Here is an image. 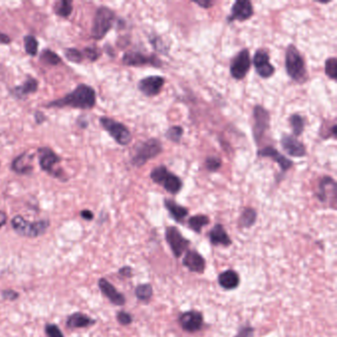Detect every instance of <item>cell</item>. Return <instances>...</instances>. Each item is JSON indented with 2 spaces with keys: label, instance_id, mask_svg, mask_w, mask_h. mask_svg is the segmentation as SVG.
Instances as JSON below:
<instances>
[{
  "label": "cell",
  "instance_id": "cell-1",
  "mask_svg": "<svg viewBox=\"0 0 337 337\" xmlns=\"http://www.w3.org/2000/svg\"><path fill=\"white\" fill-rule=\"evenodd\" d=\"M96 104V92L88 85H78L72 92L62 98L49 103L48 107H72L77 109H91Z\"/></svg>",
  "mask_w": 337,
  "mask_h": 337
},
{
  "label": "cell",
  "instance_id": "cell-2",
  "mask_svg": "<svg viewBox=\"0 0 337 337\" xmlns=\"http://www.w3.org/2000/svg\"><path fill=\"white\" fill-rule=\"evenodd\" d=\"M285 68L289 77L299 85H304L309 79L306 61L295 45L287 47L285 56Z\"/></svg>",
  "mask_w": 337,
  "mask_h": 337
},
{
  "label": "cell",
  "instance_id": "cell-3",
  "mask_svg": "<svg viewBox=\"0 0 337 337\" xmlns=\"http://www.w3.org/2000/svg\"><path fill=\"white\" fill-rule=\"evenodd\" d=\"M163 152L161 141L156 138H151L139 143L135 149V154L132 157V164L136 167L143 166L148 161L157 157Z\"/></svg>",
  "mask_w": 337,
  "mask_h": 337
},
{
  "label": "cell",
  "instance_id": "cell-4",
  "mask_svg": "<svg viewBox=\"0 0 337 337\" xmlns=\"http://www.w3.org/2000/svg\"><path fill=\"white\" fill-rule=\"evenodd\" d=\"M151 179L157 185L161 186L171 195L178 194L183 188L182 179L169 171L165 165H159L152 170Z\"/></svg>",
  "mask_w": 337,
  "mask_h": 337
},
{
  "label": "cell",
  "instance_id": "cell-5",
  "mask_svg": "<svg viewBox=\"0 0 337 337\" xmlns=\"http://www.w3.org/2000/svg\"><path fill=\"white\" fill-rule=\"evenodd\" d=\"M11 225L19 236L35 239L41 237L47 231L50 226V221L41 220L37 222H29L22 216H16L12 219Z\"/></svg>",
  "mask_w": 337,
  "mask_h": 337
},
{
  "label": "cell",
  "instance_id": "cell-6",
  "mask_svg": "<svg viewBox=\"0 0 337 337\" xmlns=\"http://www.w3.org/2000/svg\"><path fill=\"white\" fill-rule=\"evenodd\" d=\"M115 20V13L110 8L106 6L99 7L94 16L92 25V37L95 40L103 39L107 33L112 28Z\"/></svg>",
  "mask_w": 337,
  "mask_h": 337
},
{
  "label": "cell",
  "instance_id": "cell-7",
  "mask_svg": "<svg viewBox=\"0 0 337 337\" xmlns=\"http://www.w3.org/2000/svg\"><path fill=\"white\" fill-rule=\"evenodd\" d=\"M253 139L256 144H259L265 134L270 129V113L261 105H255L253 108Z\"/></svg>",
  "mask_w": 337,
  "mask_h": 337
},
{
  "label": "cell",
  "instance_id": "cell-8",
  "mask_svg": "<svg viewBox=\"0 0 337 337\" xmlns=\"http://www.w3.org/2000/svg\"><path fill=\"white\" fill-rule=\"evenodd\" d=\"M100 124L120 145H128L133 140L130 130L124 124L115 121L114 119L108 117H101Z\"/></svg>",
  "mask_w": 337,
  "mask_h": 337
},
{
  "label": "cell",
  "instance_id": "cell-9",
  "mask_svg": "<svg viewBox=\"0 0 337 337\" xmlns=\"http://www.w3.org/2000/svg\"><path fill=\"white\" fill-rule=\"evenodd\" d=\"M251 68L250 53L247 49H242L231 59L229 66V72L234 79L242 80L247 75Z\"/></svg>",
  "mask_w": 337,
  "mask_h": 337
},
{
  "label": "cell",
  "instance_id": "cell-10",
  "mask_svg": "<svg viewBox=\"0 0 337 337\" xmlns=\"http://www.w3.org/2000/svg\"><path fill=\"white\" fill-rule=\"evenodd\" d=\"M123 64L128 67H154V68H161L163 62L156 55H144L141 52L130 51L125 53L123 56Z\"/></svg>",
  "mask_w": 337,
  "mask_h": 337
},
{
  "label": "cell",
  "instance_id": "cell-11",
  "mask_svg": "<svg viewBox=\"0 0 337 337\" xmlns=\"http://www.w3.org/2000/svg\"><path fill=\"white\" fill-rule=\"evenodd\" d=\"M253 66L256 73L264 79L272 77L276 71L275 67L270 61V56L268 52L263 49H259L255 52L253 56Z\"/></svg>",
  "mask_w": 337,
  "mask_h": 337
},
{
  "label": "cell",
  "instance_id": "cell-12",
  "mask_svg": "<svg viewBox=\"0 0 337 337\" xmlns=\"http://www.w3.org/2000/svg\"><path fill=\"white\" fill-rule=\"evenodd\" d=\"M165 238L172 252L177 258H179L190 245V241L185 239L179 229L175 226H168L166 228Z\"/></svg>",
  "mask_w": 337,
  "mask_h": 337
},
{
  "label": "cell",
  "instance_id": "cell-13",
  "mask_svg": "<svg viewBox=\"0 0 337 337\" xmlns=\"http://www.w3.org/2000/svg\"><path fill=\"white\" fill-rule=\"evenodd\" d=\"M254 14L252 3L249 0H238L236 1L230 9V14L227 16L226 21L231 22H244L250 19Z\"/></svg>",
  "mask_w": 337,
  "mask_h": 337
},
{
  "label": "cell",
  "instance_id": "cell-14",
  "mask_svg": "<svg viewBox=\"0 0 337 337\" xmlns=\"http://www.w3.org/2000/svg\"><path fill=\"white\" fill-rule=\"evenodd\" d=\"M165 85V78L159 75H151L141 79L138 88L144 96L154 97L158 95Z\"/></svg>",
  "mask_w": 337,
  "mask_h": 337
},
{
  "label": "cell",
  "instance_id": "cell-15",
  "mask_svg": "<svg viewBox=\"0 0 337 337\" xmlns=\"http://www.w3.org/2000/svg\"><path fill=\"white\" fill-rule=\"evenodd\" d=\"M257 156H259V157H268V158L272 159L273 161H275L279 165V167L281 168L282 173H286L288 170H290L294 165V162L291 159H289L285 155H282L277 149H275L272 145H267L265 148L259 150L257 152Z\"/></svg>",
  "mask_w": 337,
  "mask_h": 337
},
{
  "label": "cell",
  "instance_id": "cell-16",
  "mask_svg": "<svg viewBox=\"0 0 337 337\" xmlns=\"http://www.w3.org/2000/svg\"><path fill=\"white\" fill-rule=\"evenodd\" d=\"M282 149L292 157H304L307 155L306 145L292 135L284 134L280 140Z\"/></svg>",
  "mask_w": 337,
  "mask_h": 337
},
{
  "label": "cell",
  "instance_id": "cell-17",
  "mask_svg": "<svg viewBox=\"0 0 337 337\" xmlns=\"http://www.w3.org/2000/svg\"><path fill=\"white\" fill-rule=\"evenodd\" d=\"M179 323L184 330L188 332H195L200 330L203 325V315L196 310L186 311L180 315Z\"/></svg>",
  "mask_w": 337,
  "mask_h": 337
},
{
  "label": "cell",
  "instance_id": "cell-18",
  "mask_svg": "<svg viewBox=\"0 0 337 337\" xmlns=\"http://www.w3.org/2000/svg\"><path fill=\"white\" fill-rule=\"evenodd\" d=\"M99 288L103 295L116 306H124L126 304L125 296L118 292L117 289L113 286L110 282L105 278H101L98 282Z\"/></svg>",
  "mask_w": 337,
  "mask_h": 337
},
{
  "label": "cell",
  "instance_id": "cell-19",
  "mask_svg": "<svg viewBox=\"0 0 337 337\" xmlns=\"http://www.w3.org/2000/svg\"><path fill=\"white\" fill-rule=\"evenodd\" d=\"M183 264L192 272L203 273L205 271L206 261L196 250H188L183 258Z\"/></svg>",
  "mask_w": 337,
  "mask_h": 337
},
{
  "label": "cell",
  "instance_id": "cell-20",
  "mask_svg": "<svg viewBox=\"0 0 337 337\" xmlns=\"http://www.w3.org/2000/svg\"><path fill=\"white\" fill-rule=\"evenodd\" d=\"M336 182L330 176H323L319 184V191L317 196L321 202H326L328 199V192L336 198Z\"/></svg>",
  "mask_w": 337,
  "mask_h": 337
},
{
  "label": "cell",
  "instance_id": "cell-21",
  "mask_svg": "<svg viewBox=\"0 0 337 337\" xmlns=\"http://www.w3.org/2000/svg\"><path fill=\"white\" fill-rule=\"evenodd\" d=\"M39 161L40 165L44 171L55 173L54 172V165L60 161V158L50 149L44 148L39 150Z\"/></svg>",
  "mask_w": 337,
  "mask_h": 337
},
{
  "label": "cell",
  "instance_id": "cell-22",
  "mask_svg": "<svg viewBox=\"0 0 337 337\" xmlns=\"http://www.w3.org/2000/svg\"><path fill=\"white\" fill-rule=\"evenodd\" d=\"M96 323L95 320L91 319L83 312L76 311L71 314L67 321V326L69 328H86L94 325Z\"/></svg>",
  "mask_w": 337,
  "mask_h": 337
},
{
  "label": "cell",
  "instance_id": "cell-23",
  "mask_svg": "<svg viewBox=\"0 0 337 337\" xmlns=\"http://www.w3.org/2000/svg\"><path fill=\"white\" fill-rule=\"evenodd\" d=\"M209 238L211 240L212 244L214 245L221 244V245L228 246L231 244V239L226 234L224 226L220 224H217L212 228L209 234Z\"/></svg>",
  "mask_w": 337,
  "mask_h": 337
},
{
  "label": "cell",
  "instance_id": "cell-24",
  "mask_svg": "<svg viewBox=\"0 0 337 337\" xmlns=\"http://www.w3.org/2000/svg\"><path fill=\"white\" fill-rule=\"evenodd\" d=\"M164 207L168 211L170 216L173 218L174 221L180 223L187 217L188 215V209L183 207L181 205L177 204L172 199H165L164 200Z\"/></svg>",
  "mask_w": 337,
  "mask_h": 337
},
{
  "label": "cell",
  "instance_id": "cell-25",
  "mask_svg": "<svg viewBox=\"0 0 337 337\" xmlns=\"http://www.w3.org/2000/svg\"><path fill=\"white\" fill-rule=\"evenodd\" d=\"M219 284L225 290H233L236 289L239 285V274L236 271L227 270L223 272L219 278Z\"/></svg>",
  "mask_w": 337,
  "mask_h": 337
},
{
  "label": "cell",
  "instance_id": "cell-26",
  "mask_svg": "<svg viewBox=\"0 0 337 337\" xmlns=\"http://www.w3.org/2000/svg\"><path fill=\"white\" fill-rule=\"evenodd\" d=\"M31 159L32 157L27 153L17 156L12 162V170L19 174H30L33 170V166L30 163Z\"/></svg>",
  "mask_w": 337,
  "mask_h": 337
},
{
  "label": "cell",
  "instance_id": "cell-27",
  "mask_svg": "<svg viewBox=\"0 0 337 337\" xmlns=\"http://www.w3.org/2000/svg\"><path fill=\"white\" fill-rule=\"evenodd\" d=\"M289 124L291 126V129H292V132H293V135L296 138L298 137H301L302 134L304 133L305 131V127H306V120L303 116H301L300 114L298 113H295V114H292L289 119Z\"/></svg>",
  "mask_w": 337,
  "mask_h": 337
},
{
  "label": "cell",
  "instance_id": "cell-28",
  "mask_svg": "<svg viewBox=\"0 0 337 337\" xmlns=\"http://www.w3.org/2000/svg\"><path fill=\"white\" fill-rule=\"evenodd\" d=\"M37 89H38V81L35 78H29L24 85L15 87L14 94L17 97L22 98L28 94L36 92Z\"/></svg>",
  "mask_w": 337,
  "mask_h": 337
},
{
  "label": "cell",
  "instance_id": "cell-29",
  "mask_svg": "<svg viewBox=\"0 0 337 337\" xmlns=\"http://www.w3.org/2000/svg\"><path fill=\"white\" fill-rule=\"evenodd\" d=\"M210 224V219L206 215H196L191 217L188 220V225L191 229L196 231L198 234L201 233V229Z\"/></svg>",
  "mask_w": 337,
  "mask_h": 337
},
{
  "label": "cell",
  "instance_id": "cell-30",
  "mask_svg": "<svg viewBox=\"0 0 337 337\" xmlns=\"http://www.w3.org/2000/svg\"><path fill=\"white\" fill-rule=\"evenodd\" d=\"M257 219V213L252 208H245L239 217V225L242 227L252 226Z\"/></svg>",
  "mask_w": 337,
  "mask_h": 337
},
{
  "label": "cell",
  "instance_id": "cell-31",
  "mask_svg": "<svg viewBox=\"0 0 337 337\" xmlns=\"http://www.w3.org/2000/svg\"><path fill=\"white\" fill-rule=\"evenodd\" d=\"M183 135H184V129L181 126H172L169 127L167 131L164 134V137L166 140L179 143L182 140Z\"/></svg>",
  "mask_w": 337,
  "mask_h": 337
},
{
  "label": "cell",
  "instance_id": "cell-32",
  "mask_svg": "<svg viewBox=\"0 0 337 337\" xmlns=\"http://www.w3.org/2000/svg\"><path fill=\"white\" fill-rule=\"evenodd\" d=\"M324 72L328 78L331 80H335L337 78V59L336 57H328L325 60L324 65Z\"/></svg>",
  "mask_w": 337,
  "mask_h": 337
},
{
  "label": "cell",
  "instance_id": "cell-33",
  "mask_svg": "<svg viewBox=\"0 0 337 337\" xmlns=\"http://www.w3.org/2000/svg\"><path fill=\"white\" fill-rule=\"evenodd\" d=\"M55 11L56 14L60 17L67 18L71 14L72 12V3L70 0H61L60 2H57L55 7Z\"/></svg>",
  "mask_w": 337,
  "mask_h": 337
},
{
  "label": "cell",
  "instance_id": "cell-34",
  "mask_svg": "<svg viewBox=\"0 0 337 337\" xmlns=\"http://www.w3.org/2000/svg\"><path fill=\"white\" fill-rule=\"evenodd\" d=\"M153 287L150 284H141L136 289V296L139 300L146 302L153 297Z\"/></svg>",
  "mask_w": 337,
  "mask_h": 337
},
{
  "label": "cell",
  "instance_id": "cell-35",
  "mask_svg": "<svg viewBox=\"0 0 337 337\" xmlns=\"http://www.w3.org/2000/svg\"><path fill=\"white\" fill-rule=\"evenodd\" d=\"M24 44H25V50L26 53L30 56H36L38 53V41L37 39L32 36L28 35L24 38Z\"/></svg>",
  "mask_w": 337,
  "mask_h": 337
},
{
  "label": "cell",
  "instance_id": "cell-36",
  "mask_svg": "<svg viewBox=\"0 0 337 337\" xmlns=\"http://www.w3.org/2000/svg\"><path fill=\"white\" fill-rule=\"evenodd\" d=\"M41 60L43 62L50 65V66H56L60 62V57L56 55V53L52 52L51 50H45L43 51L41 55Z\"/></svg>",
  "mask_w": 337,
  "mask_h": 337
},
{
  "label": "cell",
  "instance_id": "cell-37",
  "mask_svg": "<svg viewBox=\"0 0 337 337\" xmlns=\"http://www.w3.org/2000/svg\"><path fill=\"white\" fill-rule=\"evenodd\" d=\"M223 161L219 156H209L205 160V168L209 172H217L222 167Z\"/></svg>",
  "mask_w": 337,
  "mask_h": 337
},
{
  "label": "cell",
  "instance_id": "cell-38",
  "mask_svg": "<svg viewBox=\"0 0 337 337\" xmlns=\"http://www.w3.org/2000/svg\"><path fill=\"white\" fill-rule=\"evenodd\" d=\"M65 56L70 61L76 64H79L83 60L82 53L76 49H67L65 51Z\"/></svg>",
  "mask_w": 337,
  "mask_h": 337
},
{
  "label": "cell",
  "instance_id": "cell-39",
  "mask_svg": "<svg viewBox=\"0 0 337 337\" xmlns=\"http://www.w3.org/2000/svg\"><path fill=\"white\" fill-rule=\"evenodd\" d=\"M150 42H151V44L154 46L155 50H156L158 53H161V54L165 53V54H167V52H168V48H166V47L164 46V44L162 42V40H161L160 37L154 36L153 38H151Z\"/></svg>",
  "mask_w": 337,
  "mask_h": 337
},
{
  "label": "cell",
  "instance_id": "cell-40",
  "mask_svg": "<svg viewBox=\"0 0 337 337\" xmlns=\"http://www.w3.org/2000/svg\"><path fill=\"white\" fill-rule=\"evenodd\" d=\"M45 331H46V334L49 337H65L61 330L59 329V327L56 324H53V323H48L46 325Z\"/></svg>",
  "mask_w": 337,
  "mask_h": 337
},
{
  "label": "cell",
  "instance_id": "cell-41",
  "mask_svg": "<svg viewBox=\"0 0 337 337\" xmlns=\"http://www.w3.org/2000/svg\"><path fill=\"white\" fill-rule=\"evenodd\" d=\"M117 320L122 325H129L130 323H132V322H133L132 315L126 312V311H123V310H121L117 313Z\"/></svg>",
  "mask_w": 337,
  "mask_h": 337
},
{
  "label": "cell",
  "instance_id": "cell-42",
  "mask_svg": "<svg viewBox=\"0 0 337 337\" xmlns=\"http://www.w3.org/2000/svg\"><path fill=\"white\" fill-rule=\"evenodd\" d=\"M85 56L91 61H94L99 57L98 50L95 48H86L85 50Z\"/></svg>",
  "mask_w": 337,
  "mask_h": 337
},
{
  "label": "cell",
  "instance_id": "cell-43",
  "mask_svg": "<svg viewBox=\"0 0 337 337\" xmlns=\"http://www.w3.org/2000/svg\"><path fill=\"white\" fill-rule=\"evenodd\" d=\"M18 296L19 294L12 289H7L2 291V298L7 301H15L16 299H18Z\"/></svg>",
  "mask_w": 337,
  "mask_h": 337
},
{
  "label": "cell",
  "instance_id": "cell-44",
  "mask_svg": "<svg viewBox=\"0 0 337 337\" xmlns=\"http://www.w3.org/2000/svg\"><path fill=\"white\" fill-rule=\"evenodd\" d=\"M253 329L251 327H244L239 331V334L236 337H251Z\"/></svg>",
  "mask_w": 337,
  "mask_h": 337
},
{
  "label": "cell",
  "instance_id": "cell-45",
  "mask_svg": "<svg viewBox=\"0 0 337 337\" xmlns=\"http://www.w3.org/2000/svg\"><path fill=\"white\" fill-rule=\"evenodd\" d=\"M194 2L196 3L197 5H199L202 8H205V9L211 8L212 6L215 4V2L210 1V0H202V1H194Z\"/></svg>",
  "mask_w": 337,
  "mask_h": 337
},
{
  "label": "cell",
  "instance_id": "cell-46",
  "mask_svg": "<svg viewBox=\"0 0 337 337\" xmlns=\"http://www.w3.org/2000/svg\"><path fill=\"white\" fill-rule=\"evenodd\" d=\"M119 274L124 277H131L132 276V268L129 266L122 267L119 270Z\"/></svg>",
  "mask_w": 337,
  "mask_h": 337
},
{
  "label": "cell",
  "instance_id": "cell-47",
  "mask_svg": "<svg viewBox=\"0 0 337 337\" xmlns=\"http://www.w3.org/2000/svg\"><path fill=\"white\" fill-rule=\"evenodd\" d=\"M80 216L82 217V219H85L86 221H91L94 218L93 213L89 211V210H83V211L80 212Z\"/></svg>",
  "mask_w": 337,
  "mask_h": 337
},
{
  "label": "cell",
  "instance_id": "cell-48",
  "mask_svg": "<svg viewBox=\"0 0 337 337\" xmlns=\"http://www.w3.org/2000/svg\"><path fill=\"white\" fill-rule=\"evenodd\" d=\"M10 42H11L10 38H9V37H8L6 34H4V33H1V32H0V44L6 45V44H9Z\"/></svg>",
  "mask_w": 337,
  "mask_h": 337
},
{
  "label": "cell",
  "instance_id": "cell-49",
  "mask_svg": "<svg viewBox=\"0 0 337 337\" xmlns=\"http://www.w3.org/2000/svg\"><path fill=\"white\" fill-rule=\"evenodd\" d=\"M7 222V216L4 212L0 211V227L6 224Z\"/></svg>",
  "mask_w": 337,
  "mask_h": 337
}]
</instances>
